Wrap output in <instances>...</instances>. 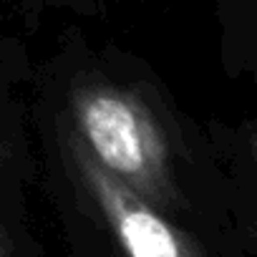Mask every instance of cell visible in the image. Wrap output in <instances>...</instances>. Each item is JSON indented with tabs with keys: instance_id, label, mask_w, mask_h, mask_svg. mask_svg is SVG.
<instances>
[{
	"instance_id": "obj_1",
	"label": "cell",
	"mask_w": 257,
	"mask_h": 257,
	"mask_svg": "<svg viewBox=\"0 0 257 257\" xmlns=\"http://www.w3.org/2000/svg\"><path fill=\"white\" fill-rule=\"evenodd\" d=\"M96 192L128 257H199L177 229L111 177H98Z\"/></svg>"
},
{
	"instance_id": "obj_2",
	"label": "cell",
	"mask_w": 257,
	"mask_h": 257,
	"mask_svg": "<svg viewBox=\"0 0 257 257\" xmlns=\"http://www.w3.org/2000/svg\"><path fill=\"white\" fill-rule=\"evenodd\" d=\"M83 128L101 164L121 179L147 187V149L134 111L121 98L93 96L83 103Z\"/></svg>"
},
{
	"instance_id": "obj_3",
	"label": "cell",
	"mask_w": 257,
	"mask_h": 257,
	"mask_svg": "<svg viewBox=\"0 0 257 257\" xmlns=\"http://www.w3.org/2000/svg\"><path fill=\"white\" fill-rule=\"evenodd\" d=\"M6 254V244H3V237H0V257Z\"/></svg>"
}]
</instances>
